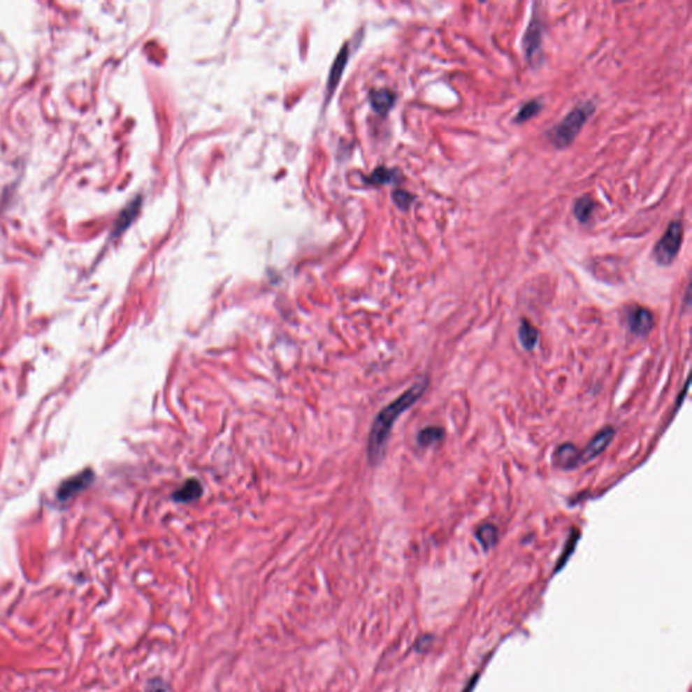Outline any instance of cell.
<instances>
[{
	"label": "cell",
	"instance_id": "cell-1",
	"mask_svg": "<svg viewBox=\"0 0 692 692\" xmlns=\"http://www.w3.org/2000/svg\"><path fill=\"white\" fill-rule=\"evenodd\" d=\"M428 380L415 383L412 387L408 388V391H405L398 399L391 402L387 408H383L377 414L372 425L369 442H368V453L372 461H377L383 456L394 424L406 410L411 408L414 403H417L419 398H422V395L428 388Z\"/></svg>",
	"mask_w": 692,
	"mask_h": 692
},
{
	"label": "cell",
	"instance_id": "cell-2",
	"mask_svg": "<svg viewBox=\"0 0 692 692\" xmlns=\"http://www.w3.org/2000/svg\"><path fill=\"white\" fill-rule=\"evenodd\" d=\"M595 111V104L592 102H584L576 106L570 111L560 123H557L553 129L548 131V138L558 149L568 147L575 141L583 126L589 121L591 115Z\"/></svg>",
	"mask_w": 692,
	"mask_h": 692
},
{
	"label": "cell",
	"instance_id": "cell-3",
	"mask_svg": "<svg viewBox=\"0 0 692 692\" xmlns=\"http://www.w3.org/2000/svg\"><path fill=\"white\" fill-rule=\"evenodd\" d=\"M683 222L676 219L668 224L663 237L657 241L653 249V257L660 265H671L680 252L683 244Z\"/></svg>",
	"mask_w": 692,
	"mask_h": 692
},
{
	"label": "cell",
	"instance_id": "cell-4",
	"mask_svg": "<svg viewBox=\"0 0 692 692\" xmlns=\"http://www.w3.org/2000/svg\"><path fill=\"white\" fill-rule=\"evenodd\" d=\"M615 437V428H605L603 430H600L590 442L589 445L584 448V450L579 452V466H583V464H587L592 461L593 459H596L598 456H600L606 449L609 448L612 440Z\"/></svg>",
	"mask_w": 692,
	"mask_h": 692
},
{
	"label": "cell",
	"instance_id": "cell-5",
	"mask_svg": "<svg viewBox=\"0 0 692 692\" xmlns=\"http://www.w3.org/2000/svg\"><path fill=\"white\" fill-rule=\"evenodd\" d=\"M524 49L526 53V59L530 64H537L541 59L542 52V23L535 17L530 21L528 30L524 37Z\"/></svg>",
	"mask_w": 692,
	"mask_h": 692
},
{
	"label": "cell",
	"instance_id": "cell-6",
	"mask_svg": "<svg viewBox=\"0 0 692 692\" xmlns=\"http://www.w3.org/2000/svg\"><path fill=\"white\" fill-rule=\"evenodd\" d=\"M628 325L635 336H647L654 326V317L645 307H634L628 312Z\"/></svg>",
	"mask_w": 692,
	"mask_h": 692
},
{
	"label": "cell",
	"instance_id": "cell-7",
	"mask_svg": "<svg viewBox=\"0 0 692 692\" xmlns=\"http://www.w3.org/2000/svg\"><path fill=\"white\" fill-rule=\"evenodd\" d=\"M579 450L572 444H564L558 447L554 453V461L558 467L572 469L579 467Z\"/></svg>",
	"mask_w": 692,
	"mask_h": 692
},
{
	"label": "cell",
	"instance_id": "cell-8",
	"mask_svg": "<svg viewBox=\"0 0 692 692\" xmlns=\"http://www.w3.org/2000/svg\"><path fill=\"white\" fill-rule=\"evenodd\" d=\"M370 103L379 114H387L395 103V95L389 89H375L370 92Z\"/></svg>",
	"mask_w": 692,
	"mask_h": 692
},
{
	"label": "cell",
	"instance_id": "cell-9",
	"mask_svg": "<svg viewBox=\"0 0 692 692\" xmlns=\"http://www.w3.org/2000/svg\"><path fill=\"white\" fill-rule=\"evenodd\" d=\"M518 337H519L521 345L524 346L526 350H533L538 344L540 334H538V330L534 327L531 322H529L528 319H522L519 330H518Z\"/></svg>",
	"mask_w": 692,
	"mask_h": 692
},
{
	"label": "cell",
	"instance_id": "cell-10",
	"mask_svg": "<svg viewBox=\"0 0 692 692\" xmlns=\"http://www.w3.org/2000/svg\"><path fill=\"white\" fill-rule=\"evenodd\" d=\"M346 62H347V46H344L343 50H340L336 62H334V65L330 71V75H329V82H327V89L331 92L336 89L337 84L340 82L341 79V75L345 69Z\"/></svg>",
	"mask_w": 692,
	"mask_h": 692
},
{
	"label": "cell",
	"instance_id": "cell-11",
	"mask_svg": "<svg viewBox=\"0 0 692 692\" xmlns=\"http://www.w3.org/2000/svg\"><path fill=\"white\" fill-rule=\"evenodd\" d=\"M202 495V486L198 480H187L182 489H178L173 495V498L179 502H192L198 499Z\"/></svg>",
	"mask_w": 692,
	"mask_h": 692
},
{
	"label": "cell",
	"instance_id": "cell-12",
	"mask_svg": "<svg viewBox=\"0 0 692 692\" xmlns=\"http://www.w3.org/2000/svg\"><path fill=\"white\" fill-rule=\"evenodd\" d=\"M593 208H595V202L591 196L586 195L579 198L573 206V212L576 219L579 222H587L593 212Z\"/></svg>",
	"mask_w": 692,
	"mask_h": 692
},
{
	"label": "cell",
	"instance_id": "cell-13",
	"mask_svg": "<svg viewBox=\"0 0 692 692\" xmlns=\"http://www.w3.org/2000/svg\"><path fill=\"white\" fill-rule=\"evenodd\" d=\"M476 538L484 549H491L498 541V530L491 524H484L476 531Z\"/></svg>",
	"mask_w": 692,
	"mask_h": 692
},
{
	"label": "cell",
	"instance_id": "cell-14",
	"mask_svg": "<svg viewBox=\"0 0 692 692\" xmlns=\"http://www.w3.org/2000/svg\"><path fill=\"white\" fill-rule=\"evenodd\" d=\"M88 476H89V473L88 472H84L82 475H79L78 477H73L72 480L65 482L62 484V489H60V496H62V499H66L71 495H73L75 492L84 489L87 486V483L89 482V477Z\"/></svg>",
	"mask_w": 692,
	"mask_h": 692
},
{
	"label": "cell",
	"instance_id": "cell-15",
	"mask_svg": "<svg viewBox=\"0 0 692 692\" xmlns=\"http://www.w3.org/2000/svg\"><path fill=\"white\" fill-rule=\"evenodd\" d=\"M444 430L437 426H428L418 433V444L421 447H431L444 438Z\"/></svg>",
	"mask_w": 692,
	"mask_h": 692
},
{
	"label": "cell",
	"instance_id": "cell-16",
	"mask_svg": "<svg viewBox=\"0 0 692 692\" xmlns=\"http://www.w3.org/2000/svg\"><path fill=\"white\" fill-rule=\"evenodd\" d=\"M541 107H542L541 102L537 101V99H533L530 102L525 103L521 107V110L518 111V114L515 115L514 122L524 123L529 121V120H531L533 117H535L541 111Z\"/></svg>",
	"mask_w": 692,
	"mask_h": 692
},
{
	"label": "cell",
	"instance_id": "cell-17",
	"mask_svg": "<svg viewBox=\"0 0 692 692\" xmlns=\"http://www.w3.org/2000/svg\"><path fill=\"white\" fill-rule=\"evenodd\" d=\"M396 178H398V173L394 169H388L386 166H379L377 169H375L372 172V175L368 179V182L369 183L376 184V185H382V184L395 182Z\"/></svg>",
	"mask_w": 692,
	"mask_h": 692
},
{
	"label": "cell",
	"instance_id": "cell-18",
	"mask_svg": "<svg viewBox=\"0 0 692 692\" xmlns=\"http://www.w3.org/2000/svg\"><path fill=\"white\" fill-rule=\"evenodd\" d=\"M138 207H140V199H138L137 202L130 204V206H129V207L123 211L122 215H121V218H120V221H118V224H117V229H118V230H123V229H126V226L133 221V218H134V217H136V214H137Z\"/></svg>",
	"mask_w": 692,
	"mask_h": 692
},
{
	"label": "cell",
	"instance_id": "cell-19",
	"mask_svg": "<svg viewBox=\"0 0 692 692\" xmlns=\"http://www.w3.org/2000/svg\"><path fill=\"white\" fill-rule=\"evenodd\" d=\"M414 199H415L414 195H411L410 192H406L403 189H396L394 192V201H395V203L398 204V207L402 210H408V207L414 202Z\"/></svg>",
	"mask_w": 692,
	"mask_h": 692
},
{
	"label": "cell",
	"instance_id": "cell-20",
	"mask_svg": "<svg viewBox=\"0 0 692 692\" xmlns=\"http://www.w3.org/2000/svg\"><path fill=\"white\" fill-rule=\"evenodd\" d=\"M577 538H579V535H577V534H576L575 537H570V541H568V544H567V548H565V550H564V553L561 554V558L558 560V565H557V570H560V568H561V567H563V565L565 564V561H567V560L570 558V553H572V552H573V549H575V545H576V541H577Z\"/></svg>",
	"mask_w": 692,
	"mask_h": 692
},
{
	"label": "cell",
	"instance_id": "cell-21",
	"mask_svg": "<svg viewBox=\"0 0 692 692\" xmlns=\"http://www.w3.org/2000/svg\"><path fill=\"white\" fill-rule=\"evenodd\" d=\"M168 686L164 683L161 679H153L149 682L146 692H166Z\"/></svg>",
	"mask_w": 692,
	"mask_h": 692
}]
</instances>
